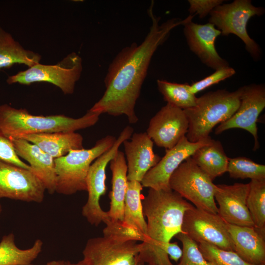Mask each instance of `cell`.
Masks as SVG:
<instances>
[{"label":"cell","mask_w":265,"mask_h":265,"mask_svg":"<svg viewBox=\"0 0 265 265\" xmlns=\"http://www.w3.org/2000/svg\"><path fill=\"white\" fill-rule=\"evenodd\" d=\"M154 1L148 9L152 24L143 41L122 49L109 64L104 79L106 90L89 110L113 116L125 115L131 124L138 118L135 106L155 52L168 39L172 30L191 18H172L159 24L160 17L153 11Z\"/></svg>","instance_id":"1"},{"label":"cell","mask_w":265,"mask_h":265,"mask_svg":"<svg viewBox=\"0 0 265 265\" xmlns=\"http://www.w3.org/2000/svg\"><path fill=\"white\" fill-rule=\"evenodd\" d=\"M147 219L145 240L138 256V265L144 263L173 265L165 252L166 244L182 231L185 213L194 206L176 192L149 188L142 199Z\"/></svg>","instance_id":"2"},{"label":"cell","mask_w":265,"mask_h":265,"mask_svg":"<svg viewBox=\"0 0 265 265\" xmlns=\"http://www.w3.org/2000/svg\"><path fill=\"white\" fill-rule=\"evenodd\" d=\"M100 115L88 110L79 118L64 115H34L26 109L2 104L0 105V130L9 139L27 134L75 132L94 126Z\"/></svg>","instance_id":"3"},{"label":"cell","mask_w":265,"mask_h":265,"mask_svg":"<svg viewBox=\"0 0 265 265\" xmlns=\"http://www.w3.org/2000/svg\"><path fill=\"white\" fill-rule=\"evenodd\" d=\"M240 90L219 89L197 98L196 105L184 110L188 123L186 136L196 142L210 136L212 129L231 117L240 105Z\"/></svg>","instance_id":"4"},{"label":"cell","mask_w":265,"mask_h":265,"mask_svg":"<svg viewBox=\"0 0 265 265\" xmlns=\"http://www.w3.org/2000/svg\"><path fill=\"white\" fill-rule=\"evenodd\" d=\"M116 138L108 135L98 140L90 149L71 150L54 159L55 192L66 195L87 191L86 179L92 163L113 145Z\"/></svg>","instance_id":"5"},{"label":"cell","mask_w":265,"mask_h":265,"mask_svg":"<svg viewBox=\"0 0 265 265\" xmlns=\"http://www.w3.org/2000/svg\"><path fill=\"white\" fill-rule=\"evenodd\" d=\"M212 181L190 157L172 174L169 186L183 198L191 202L195 208L217 214L214 199L216 185Z\"/></svg>","instance_id":"6"},{"label":"cell","mask_w":265,"mask_h":265,"mask_svg":"<svg viewBox=\"0 0 265 265\" xmlns=\"http://www.w3.org/2000/svg\"><path fill=\"white\" fill-rule=\"evenodd\" d=\"M265 12L264 8L254 6L250 0H235L214 8L210 13L209 23L213 24L222 35L233 34L237 36L244 43L251 57L258 60L261 49L248 35L246 26L251 17L261 16Z\"/></svg>","instance_id":"7"},{"label":"cell","mask_w":265,"mask_h":265,"mask_svg":"<svg viewBox=\"0 0 265 265\" xmlns=\"http://www.w3.org/2000/svg\"><path fill=\"white\" fill-rule=\"evenodd\" d=\"M133 129L130 126L125 127L108 150L97 158L91 164L86 177V183L88 198L82 207V214L91 225L98 226L109 220L106 212L100 206V198L106 193V168L114 158L123 142L130 139Z\"/></svg>","instance_id":"8"},{"label":"cell","mask_w":265,"mask_h":265,"mask_svg":"<svg viewBox=\"0 0 265 265\" xmlns=\"http://www.w3.org/2000/svg\"><path fill=\"white\" fill-rule=\"evenodd\" d=\"M82 70L81 58L73 52L56 64L45 65L39 63L28 67L26 70L9 76L6 82L9 84L18 83L23 85L47 82L59 88L64 94H72Z\"/></svg>","instance_id":"9"},{"label":"cell","mask_w":265,"mask_h":265,"mask_svg":"<svg viewBox=\"0 0 265 265\" xmlns=\"http://www.w3.org/2000/svg\"><path fill=\"white\" fill-rule=\"evenodd\" d=\"M141 243L114 236L89 239L82 251L88 265H138Z\"/></svg>","instance_id":"10"},{"label":"cell","mask_w":265,"mask_h":265,"mask_svg":"<svg viewBox=\"0 0 265 265\" xmlns=\"http://www.w3.org/2000/svg\"><path fill=\"white\" fill-rule=\"evenodd\" d=\"M182 231L197 243L205 242L225 250L234 251L227 223L218 213L194 207L185 213Z\"/></svg>","instance_id":"11"},{"label":"cell","mask_w":265,"mask_h":265,"mask_svg":"<svg viewBox=\"0 0 265 265\" xmlns=\"http://www.w3.org/2000/svg\"><path fill=\"white\" fill-rule=\"evenodd\" d=\"M46 189L31 170L0 160V200L3 198L41 203Z\"/></svg>","instance_id":"12"},{"label":"cell","mask_w":265,"mask_h":265,"mask_svg":"<svg viewBox=\"0 0 265 265\" xmlns=\"http://www.w3.org/2000/svg\"><path fill=\"white\" fill-rule=\"evenodd\" d=\"M239 89L240 102L238 110L229 119L219 124L215 133L218 134L234 128L245 130L253 136L254 150H256L259 148L257 122L265 107V87L262 84H251Z\"/></svg>","instance_id":"13"},{"label":"cell","mask_w":265,"mask_h":265,"mask_svg":"<svg viewBox=\"0 0 265 265\" xmlns=\"http://www.w3.org/2000/svg\"><path fill=\"white\" fill-rule=\"evenodd\" d=\"M212 140L210 137L196 142H191L186 136H183L174 147L166 149L165 155L143 177L141 182L142 186L158 190H170V178L181 163L191 157L198 148L210 143Z\"/></svg>","instance_id":"14"},{"label":"cell","mask_w":265,"mask_h":265,"mask_svg":"<svg viewBox=\"0 0 265 265\" xmlns=\"http://www.w3.org/2000/svg\"><path fill=\"white\" fill-rule=\"evenodd\" d=\"M188 128L184 110L167 104L150 119L146 133L158 146L166 150L186 136Z\"/></svg>","instance_id":"15"},{"label":"cell","mask_w":265,"mask_h":265,"mask_svg":"<svg viewBox=\"0 0 265 265\" xmlns=\"http://www.w3.org/2000/svg\"><path fill=\"white\" fill-rule=\"evenodd\" d=\"M189 20L184 25V34L188 46L208 67L214 69L229 66L227 60L218 53L215 41L221 32L210 23L198 24Z\"/></svg>","instance_id":"16"},{"label":"cell","mask_w":265,"mask_h":265,"mask_svg":"<svg viewBox=\"0 0 265 265\" xmlns=\"http://www.w3.org/2000/svg\"><path fill=\"white\" fill-rule=\"evenodd\" d=\"M249 189V183L216 185L214 199L218 205V214L226 223L255 227L246 205Z\"/></svg>","instance_id":"17"},{"label":"cell","mask_w":265,"mask_h":265,"mask_svg":"<svg viewBox=\"0 0 265 265\" xmlns=\"http://www.w3.org/2000/svg\"><path fill=\"white\" fill-rule=\"evenodd\" d=\"M130 140L124 141L128 181L141 183L147 172L160 159L153 150V141L146 132L133 133Z\"/></svg>","instance_id":"18"},{"label":"cell","mask_w":265,"mask_h":265,"mask_svg":"<svg viewBox=\"0 0 265 265\" xmlns=\"http://www.w3.org/2000/svg\"><path fill=\"white\" fill-rule=\"evenodd\" d=\"M234 251L253 265H265V228L241 226L227 223Z\"/></svg>","instance_id":"19"},{"label":"cell","mask_w":265,"mask_h":265,"mask_svg":"<svg viewBox=\"0 0 265 265\" xmlns=\"http://www.w3.org/2000/svg\"><path fill=\"white\" fill-rule=\"evenodd\" d=\"M15 152L29 163L31 171L43 184L46 190L53 194L56 188L54 159L36 145L22 138L10 139Z\"/></svg>","instance_id":"20"},{"label":"cell","mask_w":265,"mask_h":265,"mask_svg":"<svg viewBox=\"0 0 265 265\" xmlns=\"http://www.w3.org/2000/svg\"><path fill=\"white\" fill-rule=\"evenodd\" d=\"M30 142L54 159L64 156L71 150L84 148L83 137L76 132H55L31 134L19 138Z\"/></svg>","instance_id":"21"},{"label":"cell","mask_w":265,"mask_h":265,"mask_svg":"<svg viewBox=\"0 0 265 265\" xmlns=\"http://www.w3.org/2000/svg\"><path fill=\"white\" fill-rule=\"evenodd\" d=\"M109 163L112 173V188L109 193V210L106 212L110 220L122 221L128 183L124 153L118 150Z\"/></svg>","instance_id":"22"},{"label":"cell","mask_w":265,"mask_h":265,"mask_svg":"<svg viewBox=\"0 0 265 265\" xmlns=\"http://www.w3.org/2000/svg\"><path fill=\"white\" fill-rule=\"evenodd\" d=\"M196 165L212 180L227 172L229 158L221 142L212 139L191 156Z\"/></svg>","instance_id":"23"},{"label":"cell","mask_w":265,"mask_h":265,"mask_svg":"<svg viewBox=\"0 0 265 265\" xmlns=\"http://www.w3.org/2000/svg\"><path fill=\"white\" fill-rule=\"evenodd\" d=\"M142 189L143 186L140 182L136 181H128L123 218L121 222L124 226L139 233L144 240L146 236L147 224L143 212L141 195Z\"/></svg>","instance_id":"24"},{"label":"cell","mask_w":265,"mask_h":265,"mask_svg":"<svg viewBox=\"0 0 265 265\" xmlns=\"http://www.w3.org/2000/svg\"><path fill=\"white\" fill-rule=\"evenodd\" d=\"M41 59L39 54L24 49L9 33L0 27V70L16 64L30 67L39 63Z\"/></svg>","instance_id":"25"},{"label":"cell","mask_w":265,"mask_h":265,"mask_svg":"<svg viewBox=\"0 0 265 265\" xmlns=\"http://www.w3.org/2000/svg\"><path fill=\"white\" fill-rule=\"evenodd\" d=\"M43 241L37 239L33 245L26 249L17 246L12 233L4 236L0 241V265L30 264L41 252Z\"/></svg>","instance_id":"26"},{"label":"cell","mask_w":265,"mask_h":265,"mask_svg":"<svg viewBox=\"0 0 265 265\" xmlns=\"http://www.w3.org/2000/svg\"><path fill=\"white\" fill-rule=\"evenodd\" d=\"M157 83L158 89L167 104L183 110L196 105L197 97L190 91L189 84L163 80H158Z\"/></svg>","instance_id":"27"},{"label":"cell","mask_w":265,"mask_h":265,"mask_svg":"<svg viewBox=\"0 0 265 265\" xmlns=\"http://www.w3.org/2000/svg\"><path fill=\"white\" fill-rule=\"evenodd\" d=\"M246 205L254 226L265 228V179L251 180Z\"/></svg>","instance_id":"28"},{"label":"cell","mask_w":265,"mask_h":265,"mask_svg":"<svg viewBox=\"0 0 265 265\" xmlns=\"http://www.w3.org/2000/svg\"><path fill=\"white\" fill-rule=\"evenodd\" d=\"M227 172L234 179H265V165L243 157L229 158Z\"/></svg>","instance_id":"29"},{"label":"cell","mask_w":265,"mask_h":265,"mask_svg":"<svg viewBox=\"0 0 265 265\" xmlns=\"http://www.w3.org/2000/svg\"><path fill=\"white\" fill-rule=\"evenodd\" d=\"M198 247L205 258L214 265H253L235 251L225 250L205 242L199 243Z\"/></svg>","instance_id":"30"},{"label":"cell","mask_w":265,"mask_h":265,"mask_svg":"<svg viewBox=\"0 0 265 265\" xmlns=\"http://www.w3.org/2000/svg\"><path fill=\"white\" fill-rule=\"evenodd\" d=\"M175 237L181 242L183 246V254L180 263L177 265H214L205 258L198 243L186 234L180 233Z\"/></svg>","instance_id":"31"},{"label":"cell","mask_w":265,"mask_h":265,"mask_svg":"<svg viewBox=\"0 0 265 265\" xmlns=\"http://www.w3.org/2000/svg\"><path fill=\"white\" fill-rule=\"evenodd\" d=\"M235 73V69L229 66L219 69L211 75L190 85L189 90L195 95L199 92L233 76Z\"/></svg>","instance_id":"32"},{"label":"cell","mask_w":265,"mask_h":265,"mask_svg":"<svg viewBox=\"0 0 265 265\" xmlns=\"http://www.w3.org/2000/svg\"><path fill=\"white\" fill-rule=\"evenodd\" d=\"M0 160L26 169L31 170L29 165L23 161L17 156L11 140L0 130Z\"/></svg>","instance_id":"33"},{"label":"cell","mask_w":265,"mask_h":265,"mask_svg":"<svg viewBox=\"0 0 265 265\" xmlns=\"http://www.w3.org/2000/svg\"><path fill=\"white\" fill-rule=\"evenodd\" d=\"M223 0H188V12L190 15H198L205 18L216 7L223 3Z\"/></svg>","instance_id":"34"},{"label":"cell","mask_w":265,"mask_h":265,"mask_svg":"<svg viewBox=\"0 0 265 265\" xmlns=\"http://www.w3.org/2000/svg\"><path fill=\"white\" fill-rule=\"evenodd\" d=\"M165 252L171 259L176 262L181 259L183 254L182 249L176 242L167 243L165 247Z\"/></svg>","instance_id":"35"},{"label":"cell","mask_w":265,"mask_h":265,"mask_svg":"<svg viewBox=\"0 0 265 265\" xmlns=\"http://www.w3.org/2000/svg\"><path fill=\"white\" fill-rule=\"evenodd\" d=\"M61 265H88V264L87 262L83 259L82 260L76 263H72L70 262L63 261V263Z\"/></svg>","instance_id":"36"},{"label":"cell","mask_w":265,"mask_h":265,"mask_svg":"<svg viewBox=\"0 0 265 265\" xmlns=\"http://www.w3.org/2000/svg\"><path fill=\"white\" fill-rule=\"evenodd\" d=\"M63 263V261H53L50 262L45 265H61ZM25 265H32L31 264Z\"/></svg>","instance_id":"37"},{"label":"cell","mask_w":265,"mask_h":265,"mask_svg":"<svg viewBox=\"0 0 265 265\" xmlns=\"http://www.w3.org/2000/svg\"><path fill=\"white\" fill-rule=\"evenodd\" d=\"M1 211H2V208H1V205L0 204V213H1Z\"/></svg>","instance_id":"38"},{"label":"cell","mask_w":265,"mask_h":265,"mask_svg":"<svg viewBox=\"0 0 265 265\" xmlns=\"http://www.w3.org/2000/svg\"><path fill=\"white\" fill-rule=\"evenodd\" d=\"M146 265H157L154 264H147Z\"/></svg>","instance_id":"39"}]
</instances>
